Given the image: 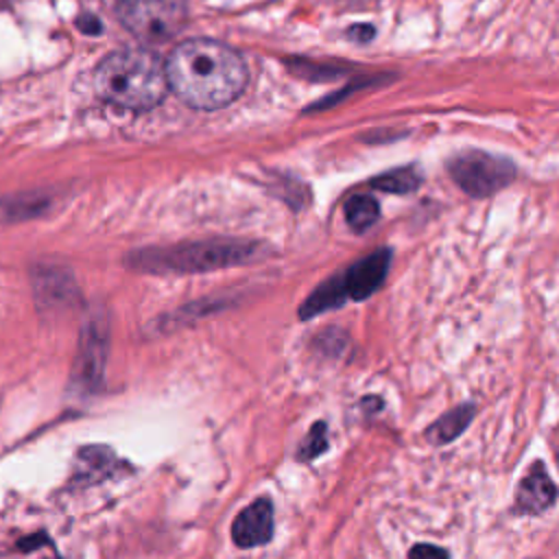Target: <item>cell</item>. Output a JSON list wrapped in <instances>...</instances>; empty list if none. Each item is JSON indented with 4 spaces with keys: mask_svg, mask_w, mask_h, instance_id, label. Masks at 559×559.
<instances>
[{
    "mask_svg": "<svg viewBox=\"0 0 559 559\" xmlns=\"http://www.w3.org/2000/svg\"><path fill=\"white\" fill-rule=\"evenodd\" d=\"M168 87L190 107L218 109L236 100L247 83L242 57L214 39L181 41L166 61Z\"/></svg>",
    "mask_w": 559,
    "mask_h": 559,
    "instance_id": "6da1fadb",
    "label": "cell"
},
{
    "mask_svg": "<svg viewBox=\"0 0 559 559\" xmlns=\"http://www.w3.org/2000/svg\"><path fill=\"white\" fill-rule=\"evenodd\" d=\"M94 83L98 94L124 109H151L168 92L166 63L146 50H118L100 61Z\"/></svg>",
    "mask_w": 559,
    "mask_h": 559,
    "instance_id": "7a4b0ae2",
    "label": "cell"
},
{
    "mask_svg": "<svg viewBox=\"0 0 559 559\" xmlns=\"http://www.w3.org/2000/svg\"><path fill=\"white\" fill-rule=\"evenodd\" d=\"M262 255L258 242L214 238L173 247L142 249L131 255V264L144 273H205L253 262Z\"/></svg>",
    "mask_w": 559,
    "mask_h": 559,
    "instance_id": "3957f363",
    "label": "cell"
},
{
    "mask_svg": "<svg viewBox=\"0 0 559 559\" xmlns=\"http://www.w3.org/2000/svg\"><path fill=\"white\" fill-rule=\"evenodd\" d=\"M118 17L144 41H164L175 35L186 20L183 0H118Z\"/></svg>",
    "mask_w": 559,
    "mask_h": 559,
    "instance_id": "277c9868",
    "label": "cell"
},
{
    "mask_svg": "<svg viewBox=\"0 0 559 559\" xmlns=\"http://www.w3.org/2000/svg\"><path fill=\"white\" fill-rule=\"evenodd\" d=\"M450 175L469 197H489L513 179L515 168L502 157L472 151L450 162Z\"/></svg>",
    "mask_w": 559,
    "mask_h": 559,
    "instance_id": "5b68a950",
    "label": "cell"
},
{
    "mask_svg": "<svg viewBox=\"0 0 559 559\" xmlns=\"http://www.w3.org/2000/svg\"><path fill=\"white\" fill-rule=\"evenodd\" d=\"M107 358V323L92 319L81 334V347L74 365V384L83 391L98 389Z\"/></svg>",
    "mask_w": 559,
    "mask_h": 559,
    "instance_id": "8992f818",
    "label": "cell"
},
{
    "mask_svg": "<svg viewBox=\"0 0 559 559\" xmlns=\"http://www.w3.org/2000/svg\"><path fill=\"white\" fill-rule=\"evenodd\" d=\"M389 266H391V251L389 249L371 251L362 260L347 266L341 273L347 297L354 299V301H362V299L371 297L382 286V282L386 280Z\"/></svg>",
    "mask_w": 559,
    "mask_h": 559,
    "instance_id": "52a82bcc",
    "label": "cell"
},
{
    "mask_svg": "<svg viewBox=\"0 0 559 559\" xmlns=\"http://www.w3.org/2000/svg\"><path fill=\"white\" fill-rule=\"evenodd\" d=\"M273 537V502L258 498L245 507L231 522V539L238 548H255L269 544Z\"/></svg>",
    "mask_w": 559,
    "mask_h": 559,
    "instance_id": "ba28073f",
    "label": "cell"
},
{
    "mask_svg": "<svg viewBox=\"0 0 559 559\" xmlns=\"http://www.w3.org/2000/svg\"><path fill=\"white\" fill-rule=\"evenodd\" d=\"M557 500V485L546 472L542 461H535L528 472L522 476L515 491V513L522 515H539Z\"/></svg>",
    "mask_w": 559,
    "mask_h": 559,
    "instance_id": "9c48e42d",
    "label": "cell"
},
{
    "mask_svg": "<svg viewBox=\"0 0 559 559\" xmlns=\"http://www.w3.org/2000/svg\"><path fill=\"white\" fill-rule=\"evenodd\" d=\"M347 290L343 286L341 273H334L325 282H321L299 306V319H312L317 314H323L332 308H338L347 301Z\"/></svg>",
    "mask_w": 559,
    "mask_h": 559,
    "instance_id": "30bf717a",
    "label": "cell"
},
{
    "mask_svg": "<svg viewBox=\"0 0 559 559\" xmlns=\"http://www.w3.org/2000/svg\"><path fill=\"white\" fill-rule=\"evenodd\" d=\"M476 415V406L474 404H461L448 413H443L441 417H437L428 430H426V437L432 441V443H450L454 441L459 435H463V430L469 426V421L474 419Z\"/></svg>",
    "mask_w": 559,
    "mask_h": 559,
    "instance_id": "8fae6325",
    "label": "cell"
},
{
    "mask_svg": "<svg viewBox=\"0 0 559 559\" xmlns=\"http://www.w3.org/2000/svg\"><path fill=\"white\" fill-rule=\"evenodd\" d=\"M378 214H380L378 201L369 194H356L345 203V221L358 234L367 231L378 221Z\"/></svg>",
    "mask_w": 559,
    "mask_h": 559,
    "instance_id": "7c38bea8",
    "label": "cell"
},
{
    "mask_svg": "<svg viewBox=\"0 0 559 559\" xmlns=\"http://www.w3.org/2000/svg\"><path fill=\"white\" fill-rule=\"evenodd\" d=\"M421 177L415 168H397V170H389L380 177L373 179V188L384 190V192H395V194H406L413 192L419 186Z\"/></svg>",
    "mask_w": 559,
    "mask_h": 559,
    "instance_id": "4fadbf2b",
    "label": "cell"
},
{
    "mask_svg": "<svg viewBox=\"0 0 559 559\" xmlns=\"http://www.w3.org/2000/svg\"><path fill=\"white\" fill-rule=\"evenodd\" d=\"M325 450H328V426H325V421H314L312 428L308 430L306 439L299 443L297 459L308 463V461L317 459Z\"/></svg>",
    "mask_w": 559,
    "mask_h": 559,
    "instance_id": "5bb4252c",
    "label": "cell"
},
{
    "mask_svg": "<svg viewBox=\"0 0 559 559\" xmlns=\"http://www.w3.org/2000/svg\"><path fill=\"white\" fill-rule=\"evenodd\" d=\"M114 456L109 450H103V448H85L81 452V459H79V467L83 469V476L85 478H92L96 469H100L103 474L109 472V467H114Z\"/></svg>",
    "mask_w": 559,
    "mask_h": 559,
    "instance_id": "9a60e30c",
    "label": "cell"
},
{
    "mask_svg": "<svg viewBox=\"0 0 559 559\" xmlns=\"http://www.w3.org/2000/svg\"><path fill=\"white\" fill-rule=\"evenodd\" d=\"M408 559H450L448 550L435 544H415L408 550Z\"/></svg>",
    "mask_w": 559,
    "mask_h": 559,
    "instance_id": "2e32d148",
    "label": "cell"
}]
</instances>
